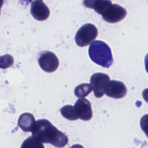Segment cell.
Returning a JSON list of instances; mask_svg holds the SVG:
<instances>
[{
	"label": "cell",
	"instance_id": "cell-1",
	"mask_svg": "<svg viewBox=\"0 0 148 148\" xmlns=\"http://www.w3.org/2000/svg\"><path fill=\"white\" fill-rule=\"evenodd\" d=\"M31 132L41 143H50L58 148L64 147L68 142L67 136L46 119L35 121Z\"/></svg>",
	"mask_w": 148,
	"mask_h": 148
},
{
	"label": "cell",
	"instance_id": "cell-2",
	"mask_svg": "<svg viewBox=\"0 0 148 148\" xmlns=\"http://www.w3.org/2000/svg\"><path fill=\"white\" fill-rule=\"evenodd\" d=\"M88 55L94 63L103 68H109L113 62L110 48L101 40H95L91 43Z\"/></svg>",
	"mask_w": 148,
	"mask_h": 148
},
{
	"label": "cell",
	"instance_id": "cell-3",
	"mask_svg": "<svg viewBox=\"0 0 148 148\" xmlns=\"http://www.w3.org/2000/svg\"><path fill=\"white\" fill-rule=\"evenodd\" d=\"M97 35L98 29L97 27L92 24L87 23L78 29L75 40L77 46L84 47L94 42Z\"/></svg>",
	"mask_w": 148,
	"mask_h": 148
},
{
	"label": "cell",
	"instance_id": "cell-4",
	"mask_svg": "<svg viewBox=\"0 0 148 148\" xmlns=\"http://www.w3.org/2000/svg\"><path fill=\"white\" fill-rule=\"evenodd\" d=\"M109 82V76L105 73L98 72L91 76L90 85L97 98H99L103 96Z\"/></svg>",
	"mask_w": 148,
	"mask_h": 148
},
{
	"label": "cell",
	"instance_id": "cell-5",
	"mask_svg": "<svg viewBox=\"0 0 148 148\" xmlns=\"http://www.w3.org/2000/svg\"><path fill=\"white\" fill-rule=\"evenodd\" d=\"M38 61L42 69L48 73L54 72L59 66L57 57L54 53L49 51L40 53Z\"/></svg>",
	"mask_w": 148,
	"mask_h": 148
},
{
	"label": "cell",
	"instance_id": "cell-6",
	"mask_svg": "<svg viewBox=\"0 0 148 148\" xmlns=\"http://www.w3.org/2000/svg\"><path fill=\"white\" fill-rule=\"evenodd\" d=\"M127 15V10L123 7L112 4L102 15L103 20L110 23H116L123 20Z\"/></svg>",
	"mask_w": 148,
	"mask_h": 148
},
{
	"label": "cell",
	"instance_id": "cell-7",
	"mask_svg": "<svg viewBox=\"0 0 148 148\" xmlns=\"http://www.w3.org/2000/svg\"><path fill=\"white\" fill-rule=\"evenodd\" d=\"M78 117L84 121H88L92 117V110L91 103L86 98H79L73 106Z\"/></svg>",
	"mask_w": 148,
	"mask_h": 148
},
{
	"label": "cell",
	"instance_id": "cell-8",
	"mask_svg": "<svg viewBox=\"0 0 148 148\" xmlns=\"http://www.w3.org/2000/svg\"><path fill=\"white\" fill-rule=\"evenodd\" d=\"M127 92V89L125 84L122 82L117 80H110L105 91L107 96L114 99L124 97Z\"/></svg>",
	"mask_w": 148,
	"mask_h": 148
},
{
	"label": "cell",
	"instance_id": "cell-9",
	"mask_svg": "<svg viewBox=\"0 0 148 148\" xmlns=\"http://www.w3.org/2000/svg\"><path fill=\"white\" fill-rule=\"evenodd\" d=\"M31 14L33 17L38 21H44L47 19L50 15V10L42 0H36L31 3Z\"/></svg>",
	"mask_w": 148,
	"mask_h": 148
},
{
	"label": "cell",
	"instance_id": "cell-10",
	"mask_svg": "<svg viewBox=\"0 0 148 148\" xmlns=\"http://www.w3.org/2000/svg\"><path fill=\"white\" fill-rule=\"evenodd\" d=\"M83 3L84 6L92 8L97 13L102 15L112 2L109 0H86L83 2Z\"/></svg>",
	"mask_w": 148,
	"mask_h": 148
},
{
	"label": "cell",
	"instance_id": "cell-11",
	"mask_svg": "<svg viewBox=\"0 0 148 148\" xmlns=\"http://www.w3.org/2000/svg\"><path fill=\"white\" fill-rule=\"evenodd\" d=\"M35 121L33 114L29 113H24L19 117L18 125L24 132H31L34 126Z\"/></svg>",
	"mask_w": 148,
	"mask_h": 148
},
{
	"label": "cell",
	"instance_id": "cell-12",
	"mask_svg": "<svg viewBox=\"0 0 148 148\" xmlns=\"http://www.w3.org/2000/svg\"><path fill=\"white\" fill-rule=\"evenodd\" d=\"M92 87L90 84L82 83L76 87L74 90L75 95L79 98H84L92 91Z\"/></svg>",
	"mask_w": 148,
	"mask_h": 148
},
{
	"label": "cell",
	"instance_id": "cell-13",
	"mask_svg": "<svg viewBox=\"0 0 148 148\" xmlns=\"http://www.w3.org/2000/svg\"><path fill=\"white\" fill-rule=\"evenodd\" d=\"M60 112L62 116L69 120H76L78 119L74 108L71 105H66L60 109Z\"/></svg>",
	"mask_w": 148,
	"mask_h": 148
},
{
	"label": "cell",
	"instance_id": "cell-14",
	"mask_svg": "<svg viewBox=\"0 0 148 148\" xmlns=\"http://www.w3.org/2000/svg\"><path fill=\"white\" fill-rule=\"evenodd\" d=\"M20 148H45V147L36 138L31 136L23 142Z\"/></svg>",
	"mask_w": 148,
	"mask_h": 148
},
{
	"label": "cell",
	"instance_id": "cell-15",
	"mask_svg": "<svg viewBox=\"0 0 148 148\" xmlns=\"http://www.w3.org/2000/svg\"><path fill=\"white\" fill-rule=\"evenodd\" d=\"M13 62V58L10 54H5L0 57V68L1 69H6L11 66Z\"/></svg>",
	"mask_w": 148,
	"mask_h": 148
},
{
	"label": "cell",
	"instance_id": "cell-16",
	"mask_svg": "<svg viewBox=\"0 0 148 148\" xmlns=\"http://www.w3.org/2000/svg\"><path fill=\"white\" fill-rule=\"evenodd\" d=\"M70 148H84V147L81 145L76 144V145H73V146H72Z\"/></svg>",
	"mask_w": 148,
	"mask_h": 148
},
{
	"label": "cell",
	"instance_id": "cell-17",
	"mask_svg": "<svg viewBox=\"0 0 148 148\" xmlns=\"http://www.w3.org/2000/svg\"><path fill=\"white\" fill-rule=\"evenodd\" d=\"M3 2H4V1L3 0H0V10H1V9L3 4Z\"/></svg>",
	"mask_w": 148,
	"mask_h": 148
}]
</instances>
